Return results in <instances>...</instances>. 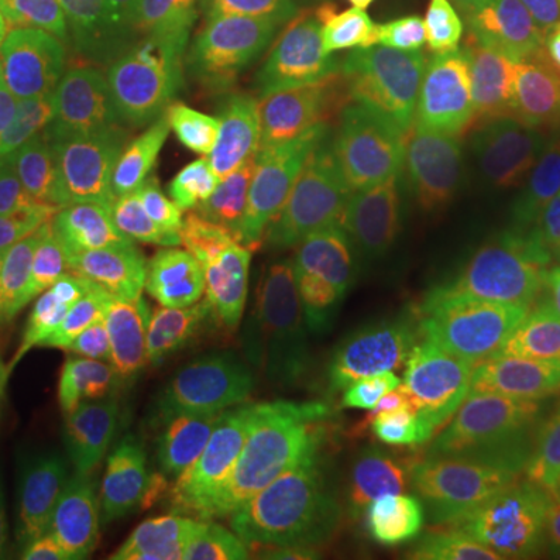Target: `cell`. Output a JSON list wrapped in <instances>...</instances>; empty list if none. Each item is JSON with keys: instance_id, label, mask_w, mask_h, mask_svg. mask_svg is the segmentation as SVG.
Listing matches in <instances>:
<instances>
[{"instance_id": "cell-1", "label": "cell", "mask_w": 560, "mask_h": 560, "mask_svg": "<svg viewBox=\"0 0 560 560\" xmlns=\"http://www.w3.org/2000/svg\"><path fill=\"white\" fill-rule=\"evenodd\" d=\"M377 69V57L290 69L224 121L212 156L243 243L283 253L318 237L361 175Z\"/></svg>"}, {"instance_id": "cell-2", "label": "cell", "mask_w": 560, "mask_h": 560, "mask_svg": "<svg viewBox=\"0 0 560 560\" xmlns=\"http://www.w3.org/2000/svg\"><path fill=\"white\" fill-rule=\"evenodd\" d=\"M560 47L539 35L436 28L393 69L377 106V135L418 175H445L511 119Z\"/></svg>"}, {"instance_id": "cell-3", "label": "cell", "mask_w": 560, "mask_h": 560, "mask_svg": "<svg viewBox=\"0 0 560 560\" xmlns=\"http://www.w3.org/2000/svg\"><path fill=\"white\" fill-rule=\"evenodd\" d=\"M113 318L128 411L143 405L228 401L224 346L249 287L246 259L187 271L94 278Z\"/></svg>"}, {"instance_id": "cell-4", "label": "cell", "mask_w": 560, "mask_h": 560, "mask_svg": "<svg viewBox=\"0 0 560 560\" xmlns=\"http://www.w3.org/2000/svg\"><path fill=\"white\" fill-rule=\"evenodd\" d=\"M109 237L88 259L94 278L187 271L241 259L215 156L184 131L138 138L109 178Z\"/></svg>"}, {"instance_id": "cell-5", "label": "cell", "mask_w": 560, "mask_h": 560, "mask_svg": "<svg viewBox=\"0 0 560 560\" xmlns=\"http://www.w3.org/2000/svg\"><path fill=\"white\" fill-rule=\"evenodd\" d=\"M0 125L22 184L47 200L113 178L128 150L131 97L94 62L28 54L0 88Z\"/></svg>"}, {"instance_id": "cell-6", "label": "cell", "mask_w": 560, "mask_h": 560, "mask_svg": "<svg viewBox=\"0 0 560 560\" xmlns=\"http://www.w3.org/2000/svg\"><path fill=\"white\" fill-rule=\"evenodd\" d=\"M521 287L517 202L499 190H467L440 234V261L418 318L423 340L445 359L514 312Z\"/></svg>"}, {"instance_id": "cell-7", "label": "cell", "mask_w": 560, "mask_h": 560, "mask_svg": "<svg viewBox=\"0 0 560 560\" xmlns=\"http://www.w3.org/2000/svg\"><path fill=\"white\" fill-rule=\"evenodd\" d=\"M103 458L135 521L172 501L265 486L231 452L219 411L197 405H143L121 415L103 436Z\"/></svg>"}, {"instance_id": "cell-8", "label": "cell", "mask_w": 560, "mask_h": 560, "mask_svg": "<svg viewBox=\"0 0 560 560\" xmlns=\"http://www.w3.org/2000/svg\"><path fill=\"white\" fill-rule=\"evenodd\" d=\"M560 423V290L517 300L501 359L480 486L514 499L539 445Z\"/></svg>"}, {"instance_id": "cell-9", "label": "cell", "mask_w": 560, "mask_h": 560, "mask_svg": "<svg viewBox=\"0 0 560 560\" xmlns=\"http://www.w3.org/2000/svg\"><path fill=\"white\" fill-rule=\"evenodd\" d=\"M54 386L79 408L128 415L113 318L88 265L50 283L20 308Z\"/></svg>"}, {"instance_id": "cell-10", "label": "cell", "mask_w": 560, "mask_h": 560, "mask_svg": "<svg viewBox=\"0 0 560 560\" xmlns=\"http://www.w3.org/2000/svg\"><path fill=\"white\" fill-rule=\"evenodd\" d=\"M153 97L180 116L209 119L237 91L212 22V0H116Z\"/></svg>"}, {"instance_id": "cell-11", "label": "cell", "mask_w": 560, "mask_h": 560, "mask_svg": "<svg viewBox=\"0 0 560 560\" xmlns=\"http://www.w3.org/2000/svg\"><path fill=\"white\" fill-rule=\"evenodd\" d=\"M340 249L327 234L312 237L296 259L246 293L224 346L228 393L265 386L296 359L320 300L337 278Z\"/></svg>"}, {"instance_id": "cell-12", "label": "cell", "mask_w": 560, "mask_h": 560, "mask_svg": "<svg viewBox=\"0 0 560 560\" xmlns=\"http://www.w3.org/2000/svg\"><path fill=\"white\" fill-rule=\"evenodd\" d=\"M293 526L268 486L172 501L135 521L138 545L168 560H293Z\"/></svg>"}, {"instance_id": "cell-13", "label": "cell", "mask_w": 560, "mask_h": 560, "mask_svg": "<svg viewBox=\"0 0 560 560\" xmlns=\"http://www.w3.org/2000/svg\"><path fill=\"white\" fill-rule=\"evenodd\" d=\"M511 337V315L495 320L477 340L440 359L427 386L389 423L401 433L467 460L480 477V455L495 408V386Z\"/></svg>"}, {"instance_id": "cell-14", "label": "cell", "mask_w": 560, "mask_h": 560, "mask_svg": "<svg viewBox=\"0 0 560 560\" xmlns=\"http://www.w3.org/2000/svg\"><path fill=\"white\" fill-rule=\"evenodd\" d=\"M396 0H275L256 57L268 69L377 57L396 32Z\"/></svg>"}, {"instance_id": "cell-15", "label": "cell", "mask_w": 560, "mask_h": 560, "mask_svg": "<svg viewBox=\"0 0 560 560\" xmlns=\"http://www.w3.org/2000/svg\"><path fill=\"white\" fill-rule=\"evenodd\" d=\"M221 430L237 460L259 480L327 495L361 489L359 464L320 455L287 418L271 383L231 393L221 408Z\"/></svg>"}, {"instance_id": "cell-16", "label": "cell", "mask_w": 560, "mask_h": 560, "mask_svg": "<svg viewBox=\"0 0 560 560\" xmlns=\"http://www.w3.org/2000/svg\"><path fill=\"white\" fill-rule=\"evenodd\" d=\"M109 180L101 187L38 200L28 237L0 271V315L20 312L50 283L88 265L109 237Z\"/></svg>"}, {"instance_id": "cell-17", "label": "cell", "mask_w": 560, "mask_h": 560, "mask_svg": "<svg viewBox=\"0 0 560 560\" xmlns=\"http://www.w3.org/2000/svg\"><path fill=\"white\" fill-rule=\"evenodd\" d=\"M361 489L411 533L470 486H480L467 460L415 440L381 420L364 440Z\"/></svg>"}, {"instance_id": "cell-18", "label": "cell", "mask_w": 560, "mask_h": 560, "mask_svg": "<svg viewBox=\"0 0 560 560\" xmlns=\"http://www.w3.org/2000/svg\"><path fill=\"white\" fill-rule=\"evenodd\" d=\"M330 237L371 296L401 312H418L440 261L436 234L405 228L368 206H340L330 221Z\"/></svg>"}, {"instance_id": "cell-19", "label": "cell", "mask_w": 560, "mask_h": 560, "mask_svg": "<svg viewBox=\"0 0 560 560\" xmlns=\"http://www.w3.org/2000/svg\"><path fill=\"white\" fill-rule=\"evenodd\" d=\"M0 20L20 57H79L125 84L138 79V50L116 0H0Z\"/></svg>"}, {"instance_id": "cell-20", "label": "cell", "mask_w": 560, "mask_h": 560, "mask_svg": "<svg viewBox=\"0 0 560 560\" xmlns=\"http://www.w3.org/2000/svg\"><path fill=\"white\" fill-rule=\"evenodd\" d=\"M440 355L420 334L415 315H401L371 330L340 361L337 389L364 420H386L411 401L436 371Z\"/></svg>"}, {"instance_id": "cell-21", "label": "cell", "mask_w": 560, "mask_h": 560, "mask_svg": "<svg viewBox=\"0 0 560 560\" xmlns=\"http://www.w3.org/2000/svg\"><path fill=\"white\" fill-rule=\"evenodd\" d=\"M293 560H411V536L374 499L340 492L296 521Z\"/></svg>"}, {"instance_id": "cell-22", "label": "cell", "mask_w": 560, "mask_h": 560, "mask_svg": "<svg viewBox=\"0 0 560 560\" xmlns=\"http://www.w3.org/2000/svg\"><path fill=\"white\" fill-rule=\"evenodd\" d=\"M116 420L106 411L79 408L60 418L0 430V501H13L28 486L72 464L84 448L101 442Z\"/></svg>"}, {"instance_id": "cell-23", "label": "cell", "mask_w": 560, "mask_h": 560, "mask_svg": "<svg viewBox=\"0 0 560 560\" xmlns=\"http://www.w3.org/2000/svg\"><path fill=\"white\" fill-rule=\"evenodd\" d=\"M131 545H138L135 514L106 467L101 440L94 442L88 470L69 501L60 560H116Z\"/></svg>"}, {"instance_id": "cell-24", "label": "cell", "mask_w": 560, "mask_h": 560, "mask_svg": "<svg viewBox=\"0 0 560 560\" xmlns=\"http://www.w3.org/2000/svg\"><path fill=\"white\" fill-rule=\"evenodd\" d=\"M280 405L293 427L318 448L320 455L334 460L359 464L364 452V418L340 396L327 389L318 368L308 355L293 359L271 381Z\"/></svg>"}, {"instance_id": "cell-25", "label": "cell", "mask_w": 560, "mask_h": 560, "mask_svg": "<svg viewBox=\"0 0 560 560\" xmlns=\"http://www.w3.org/2000/svg\"><path fill=\"white\" fill-rule=\"evenodd\" d=\"M91 448H84L72 464L28 486L7 504L0 560H60L69 501L88 470Z\"/></svg>"}, {"instance_id": "cell-26", "label": "cell", "mask_w": 560, "mask_h": 560, "mask_svg": "<svg viewBox=\"0 0 560 560\" xmlns=\"http://www.w3.org/2000/svg\"><path fill=\"white\" fill-rule=\"evenodd\" d=\"M79 411L44 371L20 312L0 315V430Z\"/></svg>"}, {"instance_id": "cell-27", "label": "cell", "mask_w": 560, "mask_h": 560, "mask_svg": "<svg viewBox=\"0 0 560 560\" xmlns=\"http://www.w3.org/2000/svg\"><path fill=\"white\" fill-rule=\"evenodd\" d=\"M504 501L470 486L418 529H411V560H495Z\"/></svg>"}, {"instance_id": "cell-28", "label": "cell", "mask_w": 560, "mask_h": 560, "mask_svg": "<svg viewBox=\"0 0 560 560\" xmlns=\"http://www.w3.org/2000/svg\"><path fill=\"white\" fill-rule=\"evenodd\" d=\"M415 35L436 28H486L539 35L560 47V0H405Z\"/></svg>"}, {"instance_id": "cell-29", "label": "cell", "mask_w": 560, "mask_h": 560, "mask_svg": "<svg viewBox=\"0 0 560 560\" xmlns=\"http://www.w3.org/2000/svg\"><path fill=\"white\" fill-rule=\"evenodd\" d=\"M521 287L517 300L560 290V178L523 190L517 200Z\"/></svg>"}, {"instance_id": "cell-30", "label": "cell", "mask_w": 560, "mask_h": 560, "mask_svg": "<svg viewBox=\"0 0 560 560\" xmlns=\"http://www.w3.org/2000/svg\"><path fill=\"white\" fill-rule=\"evenodd\" d=\"M511 162L521 190L560 178V72L517 140Z\"/></svg>"}, {"instance_id": "cell-31", "label": "cell", "mask_w": 560, "mask_h": 560, "mask_svg": "<svg viewBox=\"0 0 560 560\" xmlns=\"http://www.w3.org/2000/svg\"><path fill=\"white\" fill-rule=\"evenodd\" d=\"M275 0H212V22L224 62L241 88L249 79L253 66H259L256 47L268 10Z\"/></svg>"}, {"instance_id": "cell-32", "label": "cell", "mask_w": 560, "mask_h": 560, "mask_svg": "<svg viewBox=\"0 0 560 560\" xmlns=\"http://www.w3.org/2000/svg\"><path fill=\"white\" fill-rule=\"evenodd\" d=\"M35 194L22 184L20 172L13 168V160L7 153L3 125H0V271L20 253V246L28 237V228L35 219Z\"/></svg>"}, {"instance_id": "cell-33", "label": "cell", "mask_w": 560, "mask_h": 560, "mask_svg": "<svg viewBox=\"0 0 560 560\" xmlns=\"http://www.w3.org/2000/svg\"><path fill=\"white\" fill-rule=\"evenodd\" d=\"M529 480L539 489L541 495H555L560 499V423L548 433V440L541 442L536 458L529 464Z\"/></svg>"}, {"instance_id": "cell-34", "label": "cell", "mask_w": 560, "mask_h": 560, "mask_svg": "<svg viewBox=\"0 0 560 560\" xmlns=\"http://www.w3.org/2000/svg\"><path fill=\"white\" fill-rule=\"evenodd\" d=\"M521 560H560V521L536 529Z\"/></svg>"}, {"instance_id": "cell-35", "label": "cell", "mask_w": 560, "mask_h": 560, "mask_svg": "<svg viewBox=\"0 0 560 560\" xmlns=\"http://www.w3.org/2000/svg\"><path fill=\"white\" fill-rule=\"evenodd\" d=\"M16 62H20V50H16V44H13L10 32H7V25L0 20V88L7 84Z\"/></svg>"}, {"instance_id": "cell-36", "label": "cell", "mask_w": 560, "mask_h": 560, "mask_svg": "<svg viewBox=\"0 0 560 560\" xmlns=\"http://www.w3.org/2000/svg\"><path fill=\"white\" fill-rule=\"evenodd\" d=\"M7 504L10 501H0V536H3V521H7Z\"/></svg>"}]
</instances>
